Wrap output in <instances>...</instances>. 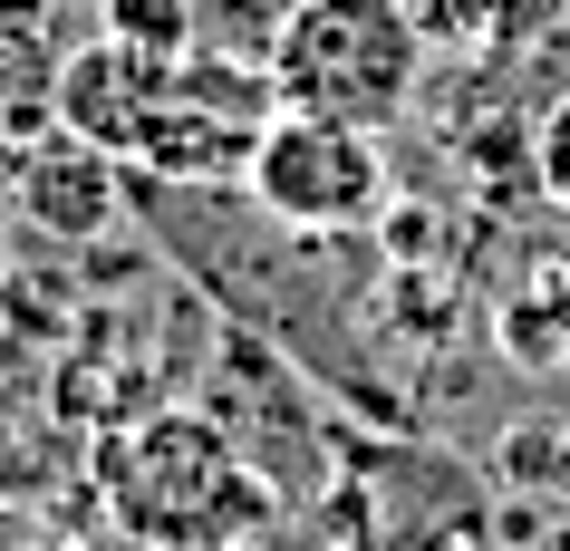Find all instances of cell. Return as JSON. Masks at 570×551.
I'll use <instances>...</instances> for the list:
<instances>
[{"mask_svg":"<svg viewBox=\"0 0 570 551\" xmlns=\"http://www.w3.org/2000/svg\"><path fill=\"white\" fill-rule=\"evenodd\" d=\"M262 78L281 117L387 136L425 88V20L416 0H291L262 39Z\"/></svg>","mask_w":570,"mask_h":551,"instance_id":"obj_1","label":"cell"},{"mask_svg":"<svg viewBox=\"0 0 570 551\" xmlns=\"http://www.w3.org/2000/svg\"><path fill=\"white\" fill-rule=\"evenodd\" d=\"M117 522H136L165 551H223L233 532L271 522V493L233 464V445L213 426L165 416V426L136 435V464H126V484H117Z\"/></svg>","mask_w":570,"mask_h":551,"instance_id":"obj_2","label":"cell"},{"mask_svg":"<svg viewBox=\"0 0 570 551\" xmlns=\"http://www.w3.org/2000/svg\"><path fill=\"white\" fill-rule=\"evenodd\" d=\"M242 175L281 233H358L387 214V136L338 117H271Z\"/></svg>","mask_w":570,"mask_h":551,"instance_id":"obj_3","label":"cell"},{"mask_svg":"<svg viewBox=\"0 0 570 551\" xmlns=\"http://www.w3.org/2000/svg\"><path fill=\"white\" fill-rule=\"evenodd\" d=\"M165 97H175V59H146V49L88 39V49L59 68L49 117H59V136H78V146H97V155H136Z\"/></svg>","mask_w":570,"mask_h":551,"instance_id":"obj_4","label":"cell"},{"mask_svg":"<svg viewBox=\"0 0 570 551\" xmlns=\"http://www.w3.org/2000/svg\"><path fill=\"white\" fill-rule=\"evenodd\" d=\"M20 214H30L39 233H59V243L107 233V223H117V155L78 146V136L39 146L30 165H20Z\"/></svg>","mask_w":570,"mask_h":551,"instance_id":"obj_5","label":"cell"},{"mask_svg":"<svg viewBox=\"0 0 570 551\" xmlns=\"http://www.w3.org/2000/svg\"><path fill=\"white\" fill-rule=\"evenodd\" d=\"M551 10H561V0H416L425 39L464 30L474 49H512V39H541V20H551Z\"/></svg>","mask_w":570,"mask_h":551,"instance_id":"obj_6","label":"cell"},{"mask_svg":"<svg viewBox=\"0 0 570 551\" xmlns=\"http://www.w3.org/2000/svg\"><path fill=\"white\" fill-rule=\"evenodd\" d=\"M97 30L117 49H146V59H194V0H97Z\"/></svg>","mask_w":570,"mask_h":551,"instance_id":"obj_7","label":"cell"},{"mask_svg":"<svg viewBox=\"0 0 570 551\" xmlns=\"http://www.w3.org/2000/svg\"><path fill=\"white\" fill-rule=\"evenodd\" d=\"M532 184H541V194H551V204L570 214V88L532 117Z\"/></svg>","mask_w":570,"mask_h":551,"instance_id":"obj_8","label":"cell"},{"mask_svg":"<svg viewBox=\"0 0 570 551\" xmlns=\"http://www.w3.org/2000/svg\"><path fill=\"white\" fill-rule=\"evenodd\" d=\"M59 551H165V542H146L136 522H107V532H78V542H59Z\"/></svg>","mask_w":570,"mask_h":551,"instance_id":"obj_9","label":"cell"}]
</instances>
